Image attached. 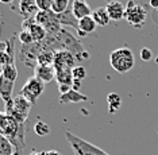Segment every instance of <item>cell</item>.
<instances>
[{
	"mask_svg": "<svg viewBox=\"0 0 158 155\" xmlns=\"http://www.w3.org/2000/svg\"><path fill=\"white\" fill-rule=\"evenodd\" d=\"M54 37L57 38V41L60 43L61 50H66V51L73 54V55L76 57L77 63L84 62V61H87L89 58V53L85 51V49L82 47L78 37H74L73 34H70L65 28H62Z\"/></svg>",
	"mask_w": 158,
	"mask_h": 155,
	"instance_id": "2",
	"label": "cell"
},
{
	"mask_svg": "<svg viewBox=\"0 0 158 155\" xmlns=\"http://www.w3.org/2000/svg\"><path fill=\"white\" fill-rule=\"evenodd\" d=\"M88 97L85 95H82L80 91H74V89H70L68 93H64V95H60L58 101L60 104L65 105V104H78L82 101H87Z\"/></svg>",
	"mask_w": 158,
	"mask_h": 155,
	"instance_id": "15",
	"label": "cell"
},
{
	"mask_svg": "<svg viewBox=\"0 0 158 155\" xmlns=\"http://www.w3.org/2000/svg\"><path fill=\"white\" fill-rule=\"evenodd\" d=\"M22 30H28L33 37L34 42H42L45 41V38L48 37V32L42 26L35 22L34 18H28V19H23V23H22Z\"/></svg>",
	"mask_w": 158,
	"mask_h": 155,
	"instance_id": "10",
	"label": "cell"
},
{
	"mask_svg": "<svg viewBox=\"0 0 158 155\" xmlns=\"http://www.w3.org/2000/svg\"><path fill=\"white\" fill-rule=\"evenodd\" d=\"M38 11L39 10L35 4V0H19L18 2V12L23 16V19L34 18Z\"/></svg>",
	"mask_w": 158,
	"mask_h": 155,
	"instance_id": "12",
	"label": "cell"
},
{
	"mask_svg": "<svg viewBox=\"0 0 158 155\" xmlns=\"http://www.w3.org/2000/svg\"><path fill=\"white\" fill-rule=\"evenodd\" d=\"M70 89H73L72 88V85H58V91H60V95H64V93H68L70 91Z\"/></svg>",
	"mask_w": 158,
	"mask_h": 155,
	"instance_id": "31",
	"label": "cell"
},
{
	"mask_svg": "<svg viewBox=\"0 0 158 155\" xmlns=\"http://www.w3.org/2000/svg\"><path fill=\"white\" fill-rule=\"evenodd\" d=\"M85 77H87V70H85V67L82 66V65H77L73 69V78L74 80H78V81H82Z\"/></svg>",
	"mask_w": 158,
	"mask_h": 155,
	"instance_id": "28",
	"label": "cell"
},
{
	"mask_svg": "<svg viewBox=\"0 0 158 155\" xmlns=\"http://www.w3.org/2000/svg\"><path fill=\"white\" fill-rule=\"evenodd\" d=\"M57 19H58L61 26H70V27H74L77 30L78 28V20L74 18L73 12H72V6L68 8L65 12L62 14H57Z\"/></svg>",
	"mask_w": 158,
	"mask_h": 155,
	"instance_id": "18",
	"label": "cell"
},
{
	"mask_svg": "<svg viewBox=\"0 0 158 155\" xmlns=\"http://www.w3.org/2000/svg\"><path fill=\"white\" fill-rule=\"evenodd\" d=\"M153 19L154 22L158 24V10H154V12H153Z\"/></svg>",
	"mask_w": 158,
	"mask_h": 155,
	"instance_id": "36",
	"label": "cell"
},
{
	"mask_svg": "<svg viewBox=\"0 0 158 155\" xmlns=\"http://www.w3.org/2000/svg\"><path fill=\"white\" fill-rule=\"evenodd\" d=\"M154 62H156V63L158 65V54H157V57H156V58H154Z\"/></svg>",
	"mask_w": 158,
	"mask_h": 155,
	"instance_id": "40",
	"label": "cell"
},
{
	"mask_svg": "<svg viewBox=\"0 0 158 155\" xmlns=\"http://www.w3.org/2000/svg\"><path fill=\"white\" fill-rule=\"evenodd\" d=\"M149 6L153 10H158V0H149Z\"/></svg>",
	"mask_w": 158,
	"mask_h": 155,
	"instance_id": "33",
	"label": "cell"
},
{
	"mask_svg": "<svg viewBox=\"0 0 158 155\" xmlns=\"http://www.w3.org/2000/svg\"><path fill=\"white\" fill-rule=\"evenodd\" d=\"M15 153L16 150L12 143L4 135H0V155H12Z\"/></svg>",
	"mask_w": 158,
	"mask_h": 155,
	"instance_id": "22",
	"label": "cell"
},
{
	"mask_svg": "<svg viewBox=\"0 0 158 155\" xmlns=\"http://www.w3.org/2000/svg\"><path fill=\"white\" fill-rule=\"evenodd\" d=\"M110 63L115 71L120 74L128 73L135 65V58L131 49L119 47L110 54Z\"/></svg>",
	"mask_w": 158,
	"mask_h": 155,
	"instance_id": "3",
	"label": "cell"
},
{
	"mask_svg": "<svg viewBox=\"0 0 158 155\" xmlns=\"http://www.w3.org/2000/svg\"><path fill=\"white\" fill-rule=\"evenodd\" d=\"M56 81L58 82V85H73V69L56 70Z\"/></svg>",
	"mask_w": 158,
	"mask_h": 155,
	"instance_id": "20",
	"label": "cell"
},
{
	"mask_svg": "<svg viewBox=\"0 0 158 155\" xmlns=\"http://www.w3.org/2000/svg\"><path fill=\"white\" fill-rule=\"evenodd\" d=\"M2 73H3V65L0 63V75H2Z\"/></svg>",
	"mask_w": 158,
	"mask_h": 155,
	"instance_id": "39",
	"label": "cell"
},
{
	"mask_svg": "<svg viewBox=\"0 0 158 155\" xmlns=\"http://www.w3.org/2000/svg\"><path fill=\"white\" fill-rule=\"evenodd\" d=\"M0 135H4L14 145L16 153L24 150V124H20L12 116L0 111Z\"/></svg>",
	"mask_w": 158,
	"mask_h": 155,
	"instance_id": "1",
	"label": "cell"
},
{
	"mask_svg": "<svg viewBox=\"0 0 158 155\" xmlns=\"http://www.w3.org/2000/svg\"><path fill=\"white\" fill-rule=\"evenodd\" d=\"M92 18H93V20L96 22V24L100 26V27L108 26V23L111 22L110 15H108V12H107L106 7H99V8L93 10L92 11Z\"/></svg>",
	"mask_w": 158,
	"mask_h": 155,
	"instance_id": "19",
	"label": "cell"
},
{
	"mask_svg": "<svg viewBox=\"0 0 158 155\" xmlns=\"http://www.w3.org/2000/svg\"><path fill=\"white\" fill-rule=\"evenodd\" d=\"M107 12L110 15V19L114 22H119L122 19H124L126 15V6L123 3L118 2V0H110L106 6Z\"/></svg>",
	"mask_w": 158,
	"mask_h": 155,
	"instance_id": "11",
	"label": "cell"
},
{
	"mask_svg": "<svg viewBox=\"0 0 158 155\" xmlns=\"http://www.w3.org/2000/svg\"><path fill=\"white\" fill-rule=\"evenodd\" d=\"M34 132L38 136H46V135H49V132H50V127L45 121H38V123L34 125Z\"/></svg>",
	"mask_w": 158,
	"mask_h": 155,
	"instance_id": "26",
	"label": "cell"
},
{
	"mask_svg": "<svg viewBox=\"0 0 158 155\" xmlns=\"http://www.w3.org/2000/svg\"><path fill=\"white\" fill-rule=\"evenodd\" d=\"M146 18L147 10L143 7V4H141L139 2H135V0H128L124 15V19L127 20V23L134 28H141L145 24Z\"/></svg>",
	"mask_w": 158,
	"mask_h": 155,
	"instance_id": "6",
	"label": "cell"
},
{
	"mask_svg": "<svg viewBox=\"0 0 158 155\" xmlns=\"http://www.w3.org/2000/svg\"><path fill=\"white\" fill-rule=\"evenodd\" d=\"M107 103H108V111L110 113H115L119 111V108L122 107V99L118 93L111 92L108 96H107Z\"/></svg>",
	"mask_w": 158,
	"mask_h": 155,
	"instance_id": "21",
	"label": "cell"
},
{
	"mask_svg": "<svg viewBox=\"0 0 158 155\" xmlns=\"http://www.w3.org/2000/svg\"><path fill=\"white\" fill-rule=\"evenodd\" d=\"M65 138L68 140V143H69V146L72 147V151H73L74 155H110L108 153H106L104 150L100 149V147L78 138L77 135L72 134L70 131L65 132Z\"/></svg>",
	"mask_w": 158,
	"mask_h": 155,
	"instance_id": "5",
	"label": "cell"
},
{
	"mask_svg": "<svg viewBox=\"0 0 158 155\" xmlns=\"http://www.w3.org/2000/svg\"><path fill=\"white\" fill-rule=\"evenodd\" d=\"M18 39L20 41L22 45H31V43H34V39L31 37L30 31L28 30H22L19 32V35H18Z\"/></svg>",
	"mask_w": 158,
	"mask_h": 155,
	"instance_id": "27",
	"label": "cell"
},
{
	"mask_svg": "<svg viewBox=\"0 0 158 155\" xmlns=\"http://www.w3.org/2000/svg\"><path fill=\"white\" fill-rule=\"evenodd\" d=\"M141 59L143 61V62H150V61H153L154 59L153 51L149 47H143L141 50Z\"/></svg>",
	"mask_w": 158,
	"mask_h": 155,
	"instance_id": "30",
	"label": "cell"
},
{
	"mask_svg": "<svg viewBox=\"0 0 158 155\" xmlns=\"http://www.w3.org/2000/svg\"><path fill=\"white\" fill-rule=\"evenodd\" d=\"M70 6H72V12H73V15L77 20H81L82 18L92 15L91 7L85 0H74Z\"/></svg>",
	"mask_w": 158,
	"mask_h": 155,
	"instance_id": "14",
	"label": "cell"
},
{
	"mask_svg": "<svg viewBox=\"0 0 158 155\" xmlns=\"http://www.w3.org/2000/svg\"><path fill=\"white\" fill-rule=\"evenodd\" d=\"M45 155H61V153H58L57 150H49L45 151Z\"/></svg>",
	"mask_w": 158,
	"mask_h": 155,
	"instance_id": "35",
	"label": "cell"
},
{
	"mask_svg": "<svg viewBox=\"0 0 158 155\" xmlns=\"http://www.w3.org/2000/svg\"><path fill=\"white\" fill-rule=\"evenodd\" d=\"M81 86V81H78V80H74L73 81V85H72V88L74 89V91H78V88Z\"/></svg>",
	"mask_w": 158,
	"mask_h": 155,
	"instance_id": "34",
	"label": "cell"
},
{
	"mask_svg": "<svg viewBox=\"0 0 158 155\" xmlns=\"http://www.w3.org/2000/svg\"><path fill=\"white\" fill-rule=\"evenodd\" d=\"M96 22L93 20L92 15L91 16H85L81 20H78V28H77V35L78 37H87V35L92 34L96 31Z\"/></svg>",
	"mask_w": 158,
	"mask_h": 155,
	"instance_id": "16",
	"label": "cell"
},
{
	"mask_svg": "<svg viewBox=\"0 0 158 155\" xmlns=\"http://www.w3.org/2000/svg\"><path fill=\"white\" fill-rule=\"evenodd\" d=\"M34 77H37L44 84H49L56 78V69L53 66H37L34 67Z\"/></svg>",
	"mask_w": 158,
	"mask_h": 155,
	"instance_id": "13",
	"label": "cell"
},
{
	"mask_svg": "<svg viewBox=\"0 0 158 155\" xmlns=\"http://www.w3.org/2000/svg\"><path fill=\"white\" fill-rule=\"evenodd\" d=\"M76 66H77L76 57H74L72 53L66 51V50L56 51V54H54V63H53V67H54L56 70L74 69Z\"/></svg>",
	"mask_w": 158,
	"mask_h": 155,
	"instance_id": "9",
	"label": "cell"
},
{
	"mask_svg": "<svg viewBox=\"0 0 158 155\" xmlns=\"http://www.w3.org/2000/svg\"><path fill=\"white\" fill-rule=\"evenodd\" d=\"M2 75L4 78H7V80L15 82L16 78H18V69H16L15 62H14V63H8V65H4V66H3V73H2Z\"/></svg>",
	"mask_w": 158,
	"mask_h": 155,
	"instance_id": "24",
	"label": "cell"
},
{
	"mask_svg": "<svg viewBox=\"0 0 158 155\" xmlns=\"http://www.w3.org/2000/svg\"><path fill=\"white\" fill-rule=\"evenodd\" d=\"M44 91H45V84L33 75V77H30L24 82L19 95H22L24 99H27L31 104H35L37 100L39 99V96L44 93Z\"/></svg>",
	"mask_w": 158,
	"mask_h": 155,
	"instance_id": "7",
	"label": "cell"
},
{
	"mask_svg": "<svg viewBox=\"0 0 158 155\" xmlns=\"http://www.w3.org/2000/svg\"><path fill=\"white\" fill-rule=\"evenodd\" d=\"M30 155H45V153H41V151H33Z\"/></svg>",
	"mask_w": 158,
	"mask_h": 155,
	"instance_id": "38",
	"label": "cell"
},
{
	"mask_svg": "<svg viewBox=\"0 0 158 155\" xmlns=\"http://www.w3.org/2000/svg\"><path fill=\"white\" fill-rule=\"evenodd\" d=\"M39 11H52V0H35Z\"/></svg>",
	"mask_w": 158,
	"mask_h": 155,
	"instance_id": "29",
	"label": "cell"
},
{
	"mask_svg": "<svg viewBox=\"0 0 158 155\" xmlns=\"http://www.w3.org/2000/svg\"><path fill=\"white\" fill-rule=\"evenodd\" d=\"M6 105V113L12 116L18 123L20 124H26V120L28 117V113L31 111V104L27 99H24L22 95H18L16 97H14L12 100L4 103Z\"/></svg>",
	"mask_w": 158,
	"mask_h": 155,
	"instance_id": "4",
	"label": "cell"
},
{
	"mask_svg": "<svg viewBox=\"0 0 158 155\" xmlns=\"http://www.w3.org/2000/svg\"><path fill=\"white\" fill-rule=\"evenodd\" d=\"M44 50H42V43L41 42H34L31 45H22L19 50V58L20 61L28 67L37 66V59Z\"/></svg>",
	"mask_w": 158,
	"mask_h": 155,
	"instance_id": "8",
	"label": "cell"
},
{
	"mask_svg": "<svg viewBox=\"0 0 158 155\" xmlns=\"http://www.w3.org/2000/svg\"><path fill=\"white\" fill-rule=\"evenodd\" d=\"M7 50V42L6 41H0V55Z\"/></svg>",
	"mask_w": 158,
	"mask_h": 155,
	"instance_id": "32",
	"label": "cell"
},
{
	"mask_svg": "<svg viewBox=\"0 0 158 155\" xmlns=\"http://www.w3.org/2000/svg\"><path fill=\"white\" fill-rule=\"evenodd\" d=\"M12 155H20L19 153H15V154H12Z\"/></svg>",
	"mask_w": 158,
	"mask_h": 155,
	"instance_id": "41",
	"label": "cell"
},
{
	"mask_svg": "<svg viewBox=\"0 0 158 155\" xmlns=\"http://www.w3.org/2000/svg\"><path fill=\"white\" fill-rule=\"evenodd\" d=\"M14 85L15 82L10 81L4 78L3 75H0V99L4 103L12 100V92H14Z\"/></svg>",
	"mask_w": 158,
	"mask_h": 155,
	"instance_id": "17",
	"label": "cell"
},
{
	"mask_svg": "<svg viewBox=\"0 0 158 155\" xmlns=\"http://www.w3.org/2000/svg\"><path fill=\"white\" fill-rule=\"evenodd\" d=\"M0 3H3V4H12L14 0H0Z\"/></svg>",
	"mask_w": 158,
	"mask_h": 155,
	"instance_id": "37",
	"label": "cell"
},
{
	"mask_svg": "<svg viewBox=\"0 0 158 155\" xmlns=\"http://www.w3.org/2000/svg\"><path fill=\"white\" fill-rule=\"evenodd\" d=\"M70 7V0H52V11L54 14H62Z\"/></svg>",
	"mask_w": 158,
	"mask_h": 155,
	"instance_id": "25",
	"label": "cell"
},
{
	"mask_svg": "<svg viewBox=\"0 0 158 155\" xmlns=\"http://www.w3.org/2000/svg\"><path fill=\"white\" fill-rule=\"evenodd\" d=\"M54 54V51H42L37 59V65H39V66H53Z\"/></svg>",
	"mask_w": 158,
	"mask_h": 155,
	"instance_id": "23",
	"label": "cell"
},
{
	"mask_svg": "<svg viewBox=\"0 0 158 155\" xmlns=\"http://www.w3.org/2000/svg\"><path fill=\"white\" fill-rule=\"evenodd\" d=\"M74 2V0H70V4H72V3H73Z\"/></svg>",
	"mask_w": 158,
	"mask_h": 155,
	"instance_id": "42",
	"label": "cell"
}]
</instances>
